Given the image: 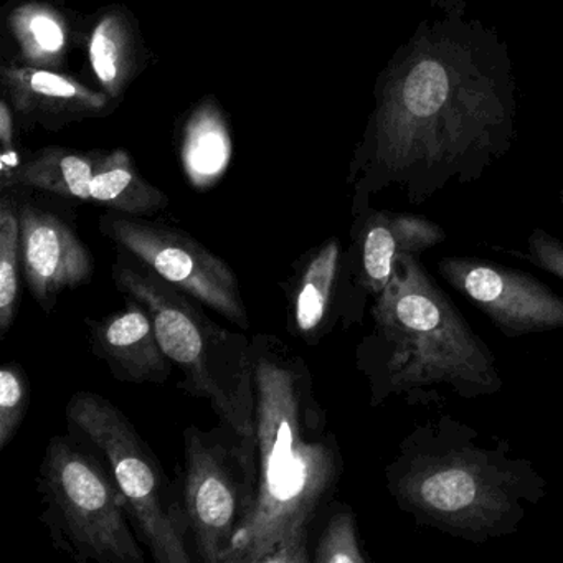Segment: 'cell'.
Here are the masks:
<instances>
[{
  "label": "cell",
  "mask_w": 563,
  "mask_h": 563,
  "mask_svg": "<svg viewBox=\"0 0 563 563\" xmlns=\"http://www.w3.org/2000/svg\"><path fill=\"white\" fill-rule=\"evenodd\" d=\"M342 255L341 242L328 240L321 249L312 253L299 278L295 295V328L302 338L318 341L331 319L334 305L342 298Z\"/></svg>",
  "instance_id": "16"
},
{
  "label": "cell",
  "mask_w": 563,
  "mask_h": 563,
  "mask_svg": "<svg viewBox=\"0 0 563 563\" xmlns=\"http://www.w3.org/2000/svg\"><path fill=\"white\" fill-rule=\"evenodd\" d=\"M90 194L91 202L131 217L153 216L169 203L163 190L140 176L133 159L124 150L113 151L98 159Z\"/></svg>",
  "instance_id": "19"
},
{
  "label": "cell",
  "mask_w": 563,
  "mask_h": 563,
  "mask_svg": "<svg viewBox=\"0 0 563 563\" xmlns=\"http://www.w3.org/2000/svg\"><path fill=\"white\" fill-rule=\"evenodd\" d=\"M183 506L197 556L225 563L233 539L252 517L258 487L256 437L220 424L184 431Z\"/></svg>",
  "instance_id": "8"
},
{
  "label": "cell",
  "mask_w": 563,
  "mask_h": 563,
  "mask_svg": "<svg viewBox=\"0 0 563 563\" xmlns=\"http://www.w3.org/2000/svg\"><path fill=\"white\" fill-rule=\"evenodd\" d=\"M349 255L344 256L341 289L349 319L361 318L368 298H377L394 276L398 260L421 256L446 240L443 227L417 213L362 210L355 216Z\"/></svg>",
  "instance_id": "11"
},
{
  "label": "cell",
  "mask_w": 563,
  "mask_h": 563,
  "mask_svg": "<svg viewBox=\"0 0 563 563\" xmlns=\"http://www.w3.org/2000/svg\"><path fill=\"white\" fill-rule=\"evenodd\" d=\"M258 487L225 563H308L309 532L342 473V456L306 362L273 335L252 339Z\"/></svg>",
  "instance_id": "2"
},
{
  "label": "cell",
  "mask_w": 563,
  "mask_h": 563,
  "mask_svg": "<svg viewBox=\"0 0 563 563\" xmlns=\"http://www.w3.org/2000/svg\"><path fill=\"white\" fill-rule=\"evenodd\" d=\"M312 560L318 563L368 562V556L365 555L358 540L354 514L349 507H341L332 514L322 530Z\"/></svg>",
  "instance_id": "22"
},
{
  "label": "cell",
  "mask_w": 563,
  "mask_h": 563,
  "mask_svg": "<svg viewBox=\"0 0 563 563\" xmlns=\"http://www.w3.org/2000/svg\"><path fill=\"white\" fill-rule=\"evenodd\" d=\"M506 253L522 258L523 262L530 263L563 282V242L547 233L545 230H532L527 239L526 252L510 250Z\"/></svg>",
  "instance_id": "24"
},
{
  "label": "cell",
  "mask_w": 563,
  "mask_h": 563,
  "mask_svg": "<svg viewBox=\"0 0 563 563\" xmlns=\"http://www.w3.org/2000/svg\"><path fill=\"white\" fill-rule=\"evenodd\" d=\"M437 269L504 338L563 329V296L522 269L473 256H443Z\"/></svg>",
  "instance_id": "10"
},
{
  "label": "cell",
  "mask_w": 563,
  "mask_h": 563,
  "mask_svg": "<svg viewBox=\"0 0 563 563\" xmlns=\"http://www.w3.org/2000/svg\"><path fill=\"white\" fill-rule=\"evenodd\" d=\"M70 434L107 464L128 503L131 520L156 563H190L184 506L147 443L108 398L78 391L67 405Z\"/></svg>",
  "instance_id": "7"
},
{
  "label": "cell",
  "mask_w": 563,
  "mask_h": 563,
  "mask_svg": "<svg viewBox=\"0 0 563 563\" xmlns=\"http://www.w3.org/2000/svg\"><path fill=\"white\" fill-rule=\"evenodd\" d=\"M385 481L398 509L418 526L476 545L519 532L549 486L509 441L451 415L415 424Z\"/></svg>",
  "instance_id": "3"
},
{
  "label": "cell",
  "mask_w": 563,
  "mask_h": 563,
  "mask_svg": "<svg viewBox=\"0 0 563 563\" xmlns=\"http://www.w3.org/2000/svg\"><path fill=\"white\" fill-rule=\"evenodd\" d=\"M232 154L229 130L213 101L197 107L184 130L183 161L197 187L209 186L222 176Z\"/></svg>",
  "instance_id": "20"
},
{
  "label": "cell",
  "mask_w": 563,
  "mask_h": 563,
  "mask_svg": "<svg viewBox=\"0 0 563 563\" xmlns=\"http://www.w3.org/2000/svg\"><path fill=\"white\" fill-rule=\"evenodd\" d=\"M100 229L164 282L233 324L249 328V312L235 272L192 236L118 212L101 217Z\"/></svg>",
  "instance_id": "9"
},
{
  "label": "cell",
  "mask_w": 563,
  "mask_h": 563,
  "mask_svg": "<svg viewBox=\"0 0 563 563\" xmlns=\"http://www.w3.org/2000/svg\"><path fill=\"white\" fill-rule=\"evenodd\" d=\"M509 47L467 12L466 0H430L375 88L351 169L354 216L397 189L421 206L451 186L476 183L516 136Z\"/></svg>",
  "instance_id": "1"
},
{
  "label": "cell",
  "mask_w": 563,
  "mask_h": 563,
  "mask_svg": "<svg viewBox=\"0 0 563 563\" xmlns=\"http://www.w3.org/2000/svg\"><path fill=\"white\" fill-rule=\"evenodd\" d=\"M98 159L67 147L38 151L12 173L2 176V187H31L67 199L90 200V186Z\"/></svg>",
  "instance_id": "17"
},
{
  "label": "cell",
  "mask_w": 563,
  "mask_h": 563,
  "mask_svg": "<svg viewBox=\"0 0 563 563\" xmlns=\"http://www.w3.org/2000/svg\"><path fill=\"white\" fill-rule=\"evenodd\" d=\"M0 78L22 124L58 130L88 118L104 117L113 108L110 97L58 70L22 64L2 65Z\"/></svg>",
  "instance_id": "13"
},
{
  "label": "cell",
  "mask_w": 563,
  "mask_h": 563,
  "mask_svg": "<svg viewBox=\"0 0 563 563\" xmlns=\"http://www.w3.org/2000/svg\"><path fill=\"white\" fill-rule=\"evenodd\" d=\"M113 279L124 296L146 306L163 351L183 374L180 387L206 398L220 421L236 433L256 437L252 341L213 322L196 299L164 282L126 250L118 253Z\"/></svg>",
  "instance_id": "5"
},
{
  "label": "cell",
  "mask_w": 563,
  "mask_h": 563,
  "mask_svg": "<svg viewBox=\"0 0 563 563\" xmlns=\"http://www.w3.org/2000/svg\"><path fill=\"white\" fill-rule=\"evenodd\" d=\"M88 58L108 97H121L140 68L136 29L123 9H107L98 15L88 37Z\"/></svg>",
  "instance_id": "15"
},
{
  "label": "cell",
  "mask_w": 563,
  "mask_h": 563,
  "mask_svg": "<svg viewBox=\"0 0 563 563\" xmlns=\"http://www.w3.org/2000/svg\"><path fill=\"white\" fill-rule=\"evenodd\" d=\"M38 489L47 526L57 542L81 562L143 563L130 527V509L113 474L74 434L54 437L45 451Z\"/></svg>",
  "instance_id": "6"
},
{
  "label": "cell",
  "mask_w": 563,
  "mask_h": 563,
  "mask_svg": "<svg viewBox=\"0 0 563 563\" xmlns=\"http://www.w3.org/2000/svg\"><path fill=\"white\" fill-rule=\"evenodd\" d=\"M19 213L22 275L35 302L51 312L62 292L90 283L95 260L60 217L32 203L19 206Z\"/></svg>",
  "instance_id": "12"
},
{
  "label": "cell",
  "mask_w": 563,
  "mask_h": 563,
  "mask_svg": "<svg viewBox=\"0 0 563 563\" xmlns=\"http://www.w3.org/2000/svg\"><path fill=\"white\" fill-rule=\"evenodd\" d=\"M408 253L371 308L374 329L361 347L372 405L398 398L408 407H438L503 390L496 354L471 328L453 299Z\"/></svg>",
  "instance_id": "4"
},
{
  "label": "cell",
  "mask_w": 563,
  "mask_h": 563,
  "mask_svg": "<svg viewBox=\"0 0 563 563\" xmlns=\"http://www.w3.org/2000/svg\"><path fill=\"white\" fill-rule=\"evenodd\" d=\"M90 342L93 354L107 362L118 380L163 384L173 374L150 311L131 296L123 311L91 322Z\"/></svg>",
  "instance_id": "14"
},
{
  "label": "cell",
  "mask_w": 563,
  "mask_h": 563,
  "mask_svg": "<svg viewBox=\"0 0 563 563\" xmlns=\"http://www.w3.org/2000/svg\"><path fill=\"white\" fill-rule=\"evenodd\" d=\"M8 27L29 67L60 70L67 60L70 27L67 18L52 5L27 0L12 9Z\"/></svg>",
  "instance_id": "18"
},
{
  "label": "cell",
  "mask_w": 563,
  "mask_h": 563,
  "mask_svg": "<svg viewBox=\"0 0 563 563\" xmlns=\"http://www.w3.org/2000/svg\"><path fill=\"white\" fill-rule=\"evenodd\" d=\"M31 390L24 371L18 364H5L0 371V450L14 440L27 413Z\"/></svg>",
  "instance_id": "23"
},
{
  "label": "cell",
  "mask_w": 563,
  "mask_h": 563,
  "mask_svg": "<svg viewBox=\"0 0 563 563\" xmlns=\"http://www.w3.org/2000/svg\"><path fill=\"white\" fill-rule=\"evenodd\" d=\"M21 213L5 196L0 203V334L11 329L21 296Z\"/></svg>",
  "instance_id": "21"
},
{
  "label": "cell",
  "mask_w": 563,
  "mask_h": 563,
  "mask_svg": "<svg viewBox=\"0 0 563 563\" xmlns=\"http://www.w3.org/2000/svg\"><path fill=\"white\" fill-rule=\"evenodd\" d=\"M14 110L9 101H0V146H2V156H0V174L12 173L21 166L22 161L19 157L18 147H15L14 137Z\"/></svg>",
  "instance_id": "25"
}]
</instances>
